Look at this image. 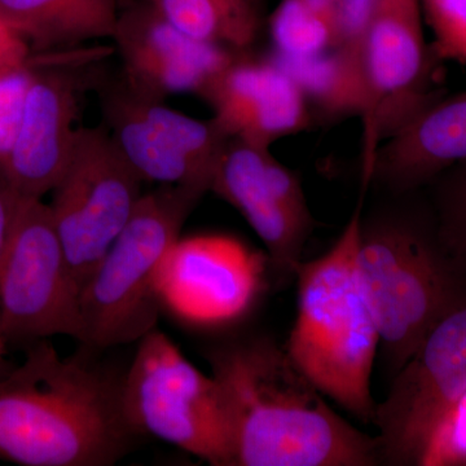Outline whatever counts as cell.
<instances>
[{
    "instance_id": "obj_8",
    "label": "cell",
    "mask_w": 466,
    "mask_h": 466,
    "mask_svg": "<svg viewBox=\"0 0 466 466\" xmlns=\"http://www.w3.org/2000/svg\"><path fill=\"white\" fill-rule=\"evenodd\" d=\"M143 183L108 128L78 127L50 208L81 291L133 216Z\"/></svg>"
},
{
    "instance_id": "obj_3",
    "label": "cell",
    "mask_w": 466,
    "mask_h": 466,
    "mask_svg": "<svg viewBox=\"0 0 466 466\" xmlns=\"http://www.w3.org/2000/svg\"><path fill=\"white\" fill-rule=\"evenodd\" d=\"M137 434L126 419L122 379L84 357L60 358L48 339L27 346L0 376V460L24 466H110Z\"/></svg>"
},
{
    "instance_id": "obj_11",
    "label": "cell",
    "mask_w": 466,
    "mask_h": 466,
    "mask_svg": "<svg viewBox=\"0 0 466 466\" xmlns=\"http://www.w3.org/2000/svg\"><path fill=\"white\" fill-rule=\"evenodd\" d=\"M424 25L421 0L377 2L361 48V171L389 137L434 100Z\"/></svg>"
},
{
    "instance_id": "obj_12",
    "label": "cell",
    "mask_w": 466,
    "mask_h": 466,
    "mask_svg": "<svg viewBox=\"0 0 466 466\" xmlns=\"http://www.w3.org/2000/svg\"><path fill=\"white\" fill-rule=\"evenodd\" d=\"M211 192L232 205L265 245L278 281L296 278L314 218L299 175L271 148L231 139L211 180Z\"/></svg>"
},
{
    "instance_id": "obj_9",
    "label": "cell",
    "mask_w": 466,
    "mask_h": 466,
    "mask_svg": "<svg viewBox=\"0 0 466 466\" xmlns=\"http://www.w3.org/2000/svg\"><path fill=\"white\" fill-rule=\"evenodd\" d=\"M466 394V300L434 325L377 403L381 466H421L435 431Z\"/></svg>"
},
{
    "instance_id": "obj_22",
    "label": "cell",
    "mask_w": 466,
    "mask_h": 466,
    "mask_svg": "<svg viewBox=\"0 0 466 466\" xmlns=\"http://www.w3.org/2000/svg\"><path fill=\"white\" fill-rule=\"evenodd\" d=\"M424 189L441 241L466 269V161L444 170Z\"/></svg>"
},
{
    "instance_id": "obj_5",
    "label": "cell",
    "mask_w": 466,
    "mask_h": 466,
    "mask_svg": "<svg viewBox=\"0 0 466 466\" xmlns=\"http://www.w3.org/2000/svg\"><path fill=\"white\" fill-rule=\"evenodd\" d=\"M205 193L182 186H159L144 193L82 288L79 342L85 349L140 341L156 329L164 260Z\"/></svg>"
},
{
    "instance_id": "obj_23",
    "label": "cell",
    "mask_w": 466,
    "mask_h": 466,
    "mask_svg": "<svg viewBox=\"0 0 466 466\" xmlns=\"http://www.w3.org/2000/svg\"><path fill=\"white\" fill-rule=\"evenodd\" d=\"M33 58H0V165L14 146L34 78Z\"/></svg>"
},
{
    "instance_id": "obj_19",
    "label": "cell",
    "mask_w": 466,
    "mask_h": 466,
    "mask_svg": "<svg viewBox=\"0 0 466 466\" xmlns=\"http://www.w3.org/2000/svg\"><path fill=\"white\" fill-rule=\"evenodd\" d=\"M269 57L299 85L312 116L327 121L363 116L366 108L363 79L336 51L303 57L271 54Z\"/></svg>"
},
{
    "instance_id": "obj_15",
    "label": "cell",
    "mask_w": 466,
    "mask_h": 466,
    "mask_svg": "<svg viewBox=\"0 0 466 466\" xmlns=\"http://www.w3.org/2000/svg\"><path fill=\"white\" fill-rule=\"evenodd\" d=\"M34 66L25 112L14 146L0 165V184L18 198L42 200L69 161L82 84L69 66L41 61Z\"/></svg>"
},
{
    "instance_id": "obj_26",
    "label": "cell",
    "mask_w": 466,
    "mask_h": 466,
    "mask_svg": "<svg viewBox=\"0 0 466 466\" xmlns=\"http://www.w3.org/2000/svg\"><path fill=\"white\" fill-rule=\"evenodd\" d=\"M421 466H466V394L435 431Z\"/></svg>"
},
{
    "instance_id": "obj_16",
    "label": "cell",
    "mask_w": 466,
    "mask_h": 466,
    "mask_svg": "<svg viewBox=\"0 0 466 466\" xmlns=\"http://www.w3.org/2000/svg\"><path fill=\"white\" fill-rule=\"evenodd\" d=\"M201 97L229 139L271 148L314 122L299 85L271 57L242 52L214 79Z\"/></svg>"
},
{
    "instance_id": "obj_20",
    "label": "cell",
    "mask_w": 466,
    "mask_h": 466,
    "mask_svg": "<svg viewBox=\"0 0 466 466\" xmlns=\"http://www.w3.org/2000/svg\"><path fill=\"white\" fill-rule=\"evenodd\" d=\"M198 41L249 52L262 26V0H146Z\"/></svg>"
},
{
    "instance_id": "obj_24",
    "label": "cell",
    "mask_w": 466,
    "mask_h": 466,
    "mask_svg": "<svg viewBox=\"0 0 466 466\" xmlns=\"http://www.w3.org/2000/svg\"><path fill=\"white\" fill-rule=\"evenodd\" d=\"M433 55L466 66V0H421Z\"/></svg>"
},
{
    "instance_id": "obj_25",
    "label": "cell",
    "mask_w": 466,
    "mask_h": 466,
    "mask_svg": "<svg viewBox=\"0 0 466 466\" xmlns=\"http://www.w3.org/2000/svg\"><path fill=\"white\" fill-rule=\"evenodd\" d=\"M377 2L379 0H336L337 42L333 50L360 76L361 48Z\"/></svg>"
},
{
    "instance_id": "obj_6",
    "label": "cell",
    "mask_w": 466,
    "mask_h": 466,
    "mask_svg": "<svg viewBox=\"0 0 466 466\" xmlns=\"http://www.w3.org/2000/svg\"><path fill=\"white\" fill-rule=\"evenodd\" d=\"M122 404L137 435H152L213 466H235L219 382L193 366L167 334L153 329L140 339L122 379Z\"/></svg>"
},
{
    "instance_id": "obj_21",
    "label": "cell",
    "mask_w": 466,
    "mask_h": 466,
    "mask_svg": "<svg viewBox=\"0 0 466 466\" xmlns=\"http://www.w3.org/2000/svg\"><path fill=\"white\" fill-rule=\"evenodd\" d=\"M274 52L303 57L333 50L337 42L336 0H281L269 17Z\"/></svg>"
},
{
    "instance_id": "obj_27",
    "label": "cell",
    "mask_w": 466,
    "mask_h": 466,
    "mask_svg": "<svg viewBox=\"0 0 466 466\" xmlns=\"http://www.w3.org/2000/svg\"><path fill=\"white\" fill-rule=\"evenodd\" d=\"M18 202H20V198L5 188L3 184H0V269H2L12 225L16 217ZM5 354H7V348L0 339V376L7 373L12 368L5 360Z\"/></svg>"
},
{
    "instance_id": "obj_2",
    "label": "cell",
    "mask_w": 466,
    "mask_h": 466,
    "mask_svg": "<svg viewBox=\"0 0 466 466\" xmlns=\"http://www.w3.org/2000/svg\"><path fill=\"white\" fill-rule=\"evenodd\" d=\"M364 188L357 267L392 379L434 325L465 302L466 269L441 241L424 188L368 189L370 202Z\"/></svg>"
},
{
    "instance_id": "obj_7",
    "label": "cell",
    "mask_w": 466,
    "mask_h": 466,
    "mask_svg": "<svg viewBox=\"0 0 466 466\" xmlns=\"http://www.w3.org/2000/svg\"><path fill=\"white\" fill-rule=\"evenodd\" d=\"M81 289L50 205L20 198L0 269V339L30 346L55 336L81 339Z\"/></svg>"
},
{
    "instance_id": "obj_10",
    "label": "cell",
    "mask_w": 466,
    "mask_h": 466,
    "mask_svg": "<svg viewBox=\"0 0 466 466\" xmlns=\"http://www.w3.org/2000/svg\"><path fill=\"white\" fill-rule=\"evenodd\" d=\"M100 99L110 137L144 182L210 192L229 142L213 118L184 115L135 91L122 76L101 85Z\"/></svg>"
},
{
    "instance_id": "obj_14",
    "label": "cell",
    "mask_w": 466,
    "mask_h": 466,
    "mask_svg": "<svg viewBox=\"0 0 466 466\" xmlns=\"http://www.w3.org/2000/svg\"><path fill=\"white\" fill-rule=\"evenodd\" d=\"M112 39L126 84L158 100L177 94L202 96L238 55L182 32L146 0L119 8Z\"/></svg>"
},
{
    "instance_id": "obj_1",
    "label": "cell",
    "mask_w": 466,
    "mask_h": 466,
    "mask_svg": "<svg viewBox=\"0 0 466 466\" xmlns=\"http://www.w3.org/2000/svg\"><path fill=\"white\" fill-rule=\"evenodd\" d=\"M207 359L228 408L235 466L381 465L376 435L332 410L275 337H238Z\"/></svg>"
},
{
    "instance_id": "obj_17",
    "label": "cell",
    "mask_w": 466,
    "mask_h": 466,
    "mask_svg": "<svg viewBox=\"0 0 466 466\" xmlns=\"http://www.w3.org/2000/svg\"><path fill=\"white\" fill-rule=\"evenodd\" d=\"M466 161V91L431 100L389 137L361 173L368 189H422L447 168Z\"/></svg>"
},
{
    "instance_id": "obj_18",
    "label": "cell",
    "mask_w": 466,
    "mask_h": 466,
    "mask_svg": "<svg viewBox=\"0 0 466 466\" xmlns=\"http://www.w3.org/2000/svg\"><path fill=\"white\" fill-rule=\"evenodd\" d=\"M118 0H0V23L38 51L112 38Z\"/></svg>"
},
{
    "instance_id": "obj_4",
    "label": "cell",
    "mask_w": 466,
    "mask_h": 466,
    "mask_svg": "<svg viewBox=\"0 0 466 466\" xmlns=\"http://www.w3.org/2000/svg\"><path fill=\"white\" fill-rule=\"evenodd\" d=\"M364 191L339 240L296 271L297 318L284 343L297 367L325 397L364 424L376 401L370 377L380 333L359 278L357 240Z\"/></svg>"
},
{
    "instance_id": "obj_13",
    "label": "cell",
    "mask_w": 466,
    "mask_h": 466,
    "mask_svg": "<svg viewBox=\"0 0 466 466\" xmlns=\"http://www.w3.org/2000/svg\"><path fill=\"white\" fill-rule=\"evenodd\" d=\"M262 257L228 236L179 238L159 275V297L177 317L195 324L238 320L258 297Z\"/></svg>"
}]
</instances>
